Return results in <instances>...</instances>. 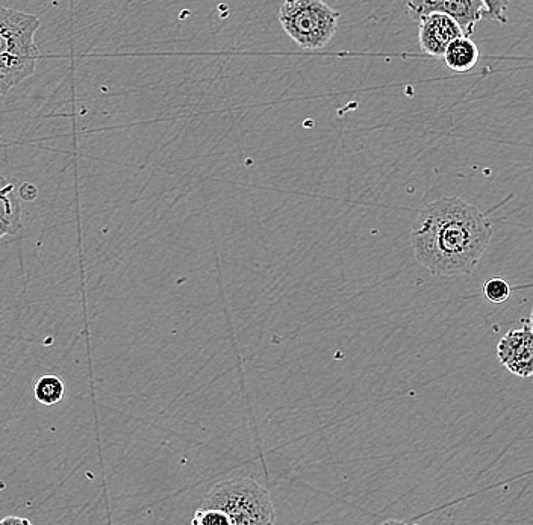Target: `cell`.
Returning <instances> with one entry per match:
<instances>
[{
    "mask_svg": "<svg viewBox=\"0 0 533 525\" xmlns=\"http://www.w3.org/2000/svg\"><path fill=\"white\" fill-rule=\"evenodd\" d=\"M203 506L223 510L232 525L275 524L276 510L264 486L253 479L223 480L212 486L203 498Z\"/></svg>",
    "mask_w": 533,
    "mask_h": 525,
    "instance_id": "3",
    "label": "cell"
},
{
    "mask_svg": "<svg viewBox=\"0 0 533 525\" xmlns=\"http://www.w3.org/2000/svg\"><path fill=\"white\" fill-rule=\"evenodd\" d=\"M530 329H532V332H533V308H532V312H530Z\"/></svg>",
    "mask_w": 533,
    "mask_h": 525,
    "instance_id": "15",
    "label": "cell"
},
{
    "mask_svg": "<svg viewBox=\"0 0 533 525\" xmlns=\"http://www.w3.org/2000/svg\"><path fill=\"white\" fill-rule=\"evenodd\" d=\"M443 58L444 63L452 72L467 73L473 70L481 60V50L474 41H471V37L462 35L447 46Z\"/></svg>",
    "mask_w": 533,
    "mask_h": 525,
    "instance_id": "9",
    "label": "cell"
},
{
    "mask_svg": "<svg viewBox=\"0 0 533 525\" xmlns=\"http://www.w3.org/2000/svg\"><path fill=\"white\" fill-rule=\"evenodd\" d=\"M488 11V19L496 20L500 23H508L506 11H508L511 0H482Z\"/></svg>",
    "mask_w": 533,
    "mask_h": 525,
    "instance_id": "13",
    "label": "cell"
},
{
    "mask_svg": "<svg viewBox=\"0 0 533 525\" xmlns=\"http://www.w3.org/2000/svg\"><path fill=\"white\" fill-rule=\"evenodd\" d=\"M493 226L476 206L459 197H443L418 212L411 246L418 264L435 276H465L484 258Z\"/></svg>",
    "mask_w": 533,
    "mask_h": 525,
    "instance_id": "1",
    "label": "cell"
},
{
    "mask_svg": "<svg viewBox=\"0 0 533 525\" xmlns=\"http://www.w3.org/2000/svg\"><path fill=\"white\" fill-rule=\"evenodd\" d=\"M22 229V206L14 193V184L0 174V238L17 235Z\"/></svg>",
    "mask_w": 533,
    "mask_h": 525,
    "instance_id": "8",
    "label": "cell"
},
{
    "mask_svg": "<svg viewBox=\"0 0 533 525\" xmlns=\"http://www.w3.org/2000/svg\"><path fill=\"white\" fill-rule=\"evenodd\" d=\"M5 524H31V521L26 518H17V516H8V518L0 519V525Z\"/></svg>",
    "mask_w": 533,
    "mask_h": 525,
    "instance_id": "14",
    "label": "cell"
},
{
    "mask_svg": "<svg viewBox=\"0 0 533 525\" xmlns=\"http://www.w3.org/2000/svg\"><path fill=\"white\" fill-rule=\"evenodd\" d=\"M417 23L421 50L434 58H443L447 46L464 35L458 23L447 14L429 13L420 17Z\"/></svg>",
    "mask_w": 533,
    "mask_h": 525,
    "instance_id": "7",
    "label": "cell"
},
{
    "mask_svg": "<svg viewBox=\"0 0 533 525\" xmlns=\"http://www.w3.org/2000/svg\"><path fill=\"white\" fill-rule=\"evenodd\" d=\"M406 13L414 22L429 13H443L452 17L464 37H471L481 20L488 19L482 0H409Z\"/></svg>",
    "mask_w": 533,
    "mask_h": 525,
    "instance_id": "5",
    "label": "cell"
},
{
    "mask_svg": "<svg viewBox=\"0 0 533 525\" xmlns=\"http://www.w3.org/2000/svg\"><path fill=\"white\" fill-rule=\"evenodd\" d=\"M279 22L297 46L318 50L334 38L340 13L323 0H285Z\"/></svg>",
    "mask_w": 533,
    "mask_h": 525,
    "instance_id": "4",
    "label": "cell"
},
{
    "mask_svg": "<svg viewBox=\"0 0 533 525\" xmlns=\"http://www.w3.org/2000/svg\"><path fill=\"white\" fill-rule=\"evenodd\" d=\"M484 296L491 303H505L511 297V286L502 277H491L485 282Z\"/></svg>",
    "mask_w": 533,
    "mask_h": 525,
    "instance_id": "11",
    "label": "cell"
},
{
    "mask_svg": "<svg viewBox=\"0 0 533 525\" xmlns=\"http://www.w3.org/2000/svg\"><path fill=\"white\" fill-rule=\"evenodd\" d=\"M40 17L0 5V97L31 78L37 70L40 50L35 34Z\"/></svg>",
    "mask_w": 533,
    "mask_h": 525,
    "instance_id": "2",
    "label": "cell"
},
{
    "mask_svg": "<svg viewBox=\"0 0 533 525\" xmlns=\"http://www.w3.org/2000/svg\"><path fill=\"white\" fill-rule=\"evenodd\" d=\"M497 355L509 373L523 379L533 377V332L524 321L518 330H509L497 345Z\"/></svg>",
    "mask_w": 533,
    "mask_h": 525,
    "instance_id": "6",
    "label": "cell"
},
{
    "mask_svg": "<svg viewBox=\"0 0 533 525\" xmlns=\"http://www.w3.org/2000/svg\"><path fill=\"white\" fill-rule=\"evenodd\" d=\"M193 525H232L231 518L223 510L216 507L202 506L196 510L193 519Z\"/></svg>",
    "mask_w": 533,
    "mask_h": 525,
    "instance_id": "12",
    "label": "cell"
},
{
    "mask_svg": "<svg viewBox=\"0 0 533 525\" xmlns=\"http://www.w3.org/2000/svg\"><path fill=\"white\" fill-rule=\"evenodd\" d=\"M64 392H66V386H64L63 379L53 374H46L35 382V400L44 406L60 403L64 398Z\"/></svg>",
    "mask_w": 533,
    "mask_h": 525,
    "instance_id": "10",
    "label": "cell"
}]
</instances>
